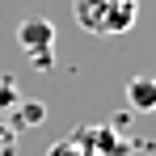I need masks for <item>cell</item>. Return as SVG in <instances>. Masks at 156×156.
Returning a JSON list of instances; mask_svg holds the SVG:
<instances>
[{
  "label": "cell",
  "mask_w": 156,
  "mask_h": 156,
  "mask_svg": "<svg viewBox=\"0 0 156 156\" xmlns=\"http://www.w3.org/2000/svg\"><path fill=\"white\" fill-rule=\"evenodd\" d=\"M72 13H76L80 30H89L97 38H114L135 26L139 0H72Z\"/></svg>",
  "instance_id": "cell-1"
},
{
  "label": "cell",
  "mask_w": 156,
  "mask_h": 156,
  "mask_svg": "<svg viewBox=\"0 0 156 156\" xmlns=\"http://www.w3.org/2000/svg\"><path fill=\"white\" fill-rule=\"evenodd\" d=\"M17 42L30 51V59H34V68L38 72H47L51 68V42H55V26L47 21V17H26L21 26H17Z\"/></svg>",
  "instance_id": "cell-2"
},
{
  "label": "cell",
  "mask_w": 156,
  "mask_h": 156,
  "mask_svg": "<svg viewBox=\"0 0 156 156\" xmlns=\"http://www.w3.org/2000/svg\"><path fill=\"white\" fill-rule=\"evenodd\" d=\"M127 105L135 114H152L156 110V80L152 76H135L127 84Z\"/></svg>",
  "instance_id": "cell-3"
},
{
  "label": "cell",
  "mask_w": 156,
  "mask_h": 156,
  "mask_svg": "<svg viewBox=\"0 0 156 156\" xmlns=\"http://www.w3.org/2000/svg\"><path fill=\"white\" fill-rule=\"evenodd\" d=\"M13 110H17V114H13V122H9V127H13V131H26V127H38V122L47 118V105H42V101H17V105H13Z\"/></svg>",
  "instance_id": "cell-4"
},
{
  "label": "cell",
  "mask_w": 156,
  "mask_h": 156,
  "mask_svg": "<svg viewBox=\"0 0 156 156\" xmlns=\"http://www.w3.org/2000/svg\"><path fill=\"white\" fill-rule=\"evenodd\" d=\"M17 101H21V89H17V80H13V76H0V114H4V110H13Z\"/></svg>",
  "instance_id": "cell-5"
},
{
  "label": "cell",
  "mask_w": 156,
  "mask_h": 156,
  "mask_svg": "<svg viewBox=\"0 0 156 156\" xmlns=\"http://www.w3.org/2000/svg\"><path fill=\"white\" fill-rule=\"evenodd\" d=\"M13 152H17V131L9 122H0V156H13Z\"/></svg>",
  "instance_id": "cell-6"
},
{
  "label": "cell",
  "mask_w": 156,
  "mask_h": 156,
  "mask_svg": "<svg viewBox=\"0 0 156 156\" xmlns=\"http://www.w3.org/2000/svg\"><path fill=\"white\" fill-rule=\"evenodd\" d=\"M51 156H80V152H76V144H55Z\"/></svg>",
  "instance_id": "cell-7"
}]
</instances>
